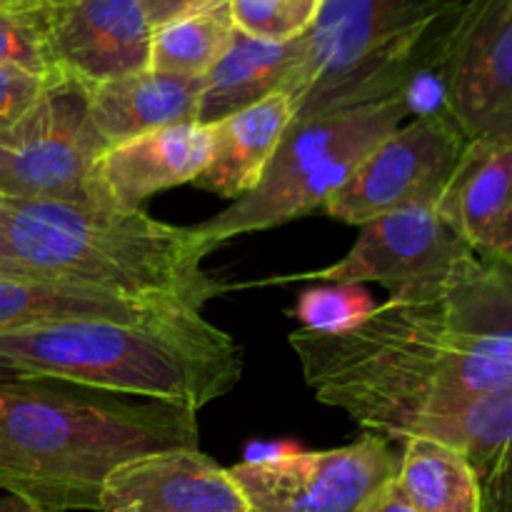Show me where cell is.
Instances as JSON below:
<instances>
[{"mask_svg":"<svg viewBox=\"0 0 512 512\" xmlns=\"http://www.w3.org/2000/svg\"><path fill=\"white\" fill-rule=\"evenodd\" d=\"M0 512H38V510L28 508V505L20 503V500L10 498V500H5V503H0Z\"/></svg>","mask_w":512,"mask_h":512,"instance_id":"30","label":"cell"},{"mask_svg":"<svg viewBox=\"0 0 512 512\" xmlns=\"http://www.w3.org/2000/svg\"><path fill=\"white\" fill-rule=\"evenodd\" d=\"M323 405L398 440L430 410L512 385V268L470 255L445 285L390 295L348 333H290Z\"/></svg>","mask_w":512,"mask_h":512,"instance_id":"1","label":"cell"},{"mask_svg":"<svg viewBox=\"0 0 512 512\" xmlns=\"http://www.w3.org/2000/svg\"><path fill=\"white\" fill-rule=\"evenodd\" d=\"M373 310L375 300L363 285L338 283L305 290L295 305L300 328L313 330V333H348L363 325Z\"/></svg>","mask_w":512,"mask_h":512,"instance_id":"24","label":"cell"},{"mask_svg":"<svg viewBox=\"0 0 512 512\" xmlns=\"http://www.w3.org/2000/svg\"><path fill=\"white\" fill-rule=\"evenodd\" d=\"M195 228L145 210L63 200H0V280L80 285L203 310L223 293Z\"/></svg>","mask_w":512,"mask_h":512,"instance_id":"5","label":"cell"},{"mask_svg":"<svg viewBox=\"0 0 512 512\" xmlns=\"http://www.w3.org/2000/svg\"><path fill=\"white\" fill-rule=\"evenodd\" d=\"M0 68L53 75L40 10L0 8Z\"/></svg>","mask_w":512,"mask_h":512,"instance_id":"25","label":"cell"},{"mask_svg":"<svg viewBox=\"0 0 512 512\" xmlns=\"http://www.w3.org/2000/svg\"><path fill=\"white\" fill-rule=\"evenodd\" d=\"M0 8H23V0H0Z\"/></svg>","mask_w":512,"mask_h":512,"instance_id":"32","label":"cell"},{"mask_svg":"<svg viewBox=\"0 0 512 512\" xmlns=\"http://www.w3.org/2000/svg\"><path fill=\"white\" fill-rule=\"evenodd\" d=\"M480 512H512V453L480 478Z\"/></svg>","mask_w":512,"mask_h":512,"instance_id":"27","label":"cell"},{"mask_svg":"<svg viewBox=\"0 0 512 512\" xmlns=\"http://www.w3.org/2000/svg\"><path fill=\"white\" fill-rule=\"evenodd\" d=\"M323 0H230L235 28L265 43H290L318 20Z\"/></svg>","mask_w":512,"mask_h":512,"instance_id":"23","label":"cell"},{"mask_svg":"<svg viewBox=\"0 0 512 512\" xmlns=\"http://www.w3.org/2000/svg\"><path fill=\"white\" fill-rule=\"evenodd\" d=\"M53 75H35L20 68H0V130L10 128L15 120L23 118L45 88Z\"/></svg>","mask_w":512,"mask_h":512,"instance_id":"26","label":"cell"},{"mask_svg":"<svg viewBox=\"0 0 512 512\" xmlns=\"http://www.w3.org/2000/svg\"><path fill=\"white\" fill-rule=\"evenodd\" d=\"M398 465L393 443L368 433L345 448L250 458L228 473L248 512H360Z\"/></svg>","mask_w":512,"mask_h":512,"instance_id":"8","label":"cell"},{"mask_svg":"<svg viewBox=\"0 0 512 512\" xmlns=\"http://www.w3.org/2000/svg\"><path fill=\"white\" fill-rule=\"evenodd\" d=\"M58 3V0H23V8H30V10H43L48 8V5Z\"/></svg>","mask_w":512,"mask_h":512,"instance_id":"31","label":"cell"},{"mask_svg":"<svg viewBox=\"0 0 512 512\" xmlns=\"http://www.w3.org/2000/svg\"><path fill=\"white\" fill-rule=\"evenodd\" d=\"M208 3H213V0H140V5H143L145 15H148L153 28L178 18V15L190 13V10L195 8H203V5Z\"/></svg>","mask_w":512,"mask_h":512,"instance_id":"28","label":"cell"},{"mask_svg":"<svg viewBox=\"0 0 512 512\" xmlns=\"http://www.w3.org/2000/svg\"><path fill=\"white\" fill-rule=\"evenodd\" d=\"M400 455V493L418 512H480V480L460 450L430 438H408Z\"/></svg>","mask_w":512,"mask_h":512,"instance_id":"21","label":"cell"},{"mask_svg":"<svg viewBox=\"0 0 512 512\" xmlns=\"http://www.w3.org/2000/svg\"><path fill=\"white\" fill-rule=\"evenodd\" d=\"M200 95L203 78L145 68L90 88L88 110L100 138L115 145L150 130L193 123Z\"/></svg>","mask_w":512,"mask_h":512,"instance_id":"17","label":"cell"},{"mask_svg":"<svg viewBox=\"0 0 512 512\" xmlns=\"http://www.w3.org/2000/svg\"><path fill=\"white\" fill-rule=\"evenodd\" d=\"M360 512H418V510L405 500V495L400 493L398 483H395L393 478L390 483H385L383 488H380L378 493L363 505V508H360Z\"/></svg>","mask_w":512,"mask_h":512,"instance_id":"29","label":"cell"},{"mask_svg":"<svg viewBox=\"0 0 512 512\" xmlns=\"http://www.w3.org/2000/svg\"><path fill=\"white\" fill-rule=\"evenodd\" d=\"M445 115L468 140L512 145V0H485L448 80Z\"/></svg>","mask_w":512,"mask_h":512,"instance_id":"12","label":"cell"},{"mask_svg":"<svg viewBox=\"0 0 512 512\" xmlns=\"http://www.w3.org/2000/svg\"><path fill=\"white\" fill-rule=\"evenodd\" d=\"M198 413L63 380H0V490L38 512L98 510L105 478L198 448Z\"/></svg>","mask_w":512,"mask_h":512,"instance_id":"2","label":"cell"},{"mask_svg":"<svg viewBox=\"0 0 512 512\" xmlns=\"http://www.w3.org/2000/svg\"><path fill=\"white\" fill-rule=\"evenodd\" d=\"M85 85L53 75L38 103L0 130V200L90 203V173L108 143Z\"/></svg>","mask_w":512,"mask_h":512,"instance_id":"7","label":"cell"},{"mask_svg":"<svg viewBox=\"0 0 512 512\" xmlns=\"http://www.w3.org/2000/svg\"><path fill=\"white\" fill-rule=\"evenodd\" d=\"M295 123V105L285 93H273L250 108L213 123V150L195 188L238 200L260 183L275 150Z\"/></svg>","mask_w":512,"mask_h":512,"instance_id":"16","label":"cell"},{"mask_svg":"<svg viewBox=\"0 0 512 512\" xmlns=\"http://www.w3.org/2000/svg\"><path fill=\"white\" fill-rule=\"evenodd\" d=\"M410 115L408 98H393L295 120L260 183L223 213L195 225L200 240L215 250L225 240L323 210L360 160Z\"/></svg>","mask_w":512,"mask_h":512,"instance_id":"6","label":"cell"},{"mask_svg":"<svg viewBox=\"0 0 512 512\" xmlns=\"http://www.w3.org/2000/svg\"><path fill=\"white\" fill-rule=\"evenodd\" d=\"M468 138L445 113H420L380 140L323 205L330 218L365 225L395 210L435 205Z\"/></svg>","mask_w":512,"mask_h":512,"instance_id":"9","label":"cell"},{"mask_svg":"<svg viewBox=\"0 0 512 512\" xmlns=\"http://www.w3.org/2000/svg\"><path fill=\"white\" fill-rule=\"evenodd\" d=\"M98 512H248V505L228 470L198 448H178L118 465Z\"/></svg>","mask_w":512,"mask_h":512,"instance_id":"14","label":"cell"},{"mask_svg":"<svg viewBox=\"0 0 512 512\" xmlns=\"http://www.w3.org/2000/svg\"><path fill=\"white\" fill-rule=\"evenodd\" d=\"M408 438L440 440L460 450L480 480L512 453V385L420 415L405 425L398 440Z\"/></svg>","mask_w":512,"mask_h":512,"instance_id":"20","label":"cell"},{"mask_svg":"<svg viewBox=\"0 0 512 512\" xmlns=\"http://www.w3.org/2000/svg\"><path fill=\"white\" fill-rule=\"evenodd\" d=\"M173 308H188V305L140 300L130 295L105 293V290L80 288V285L0 280V333L28 328V325L55 323V320H138Z\"/></svg>","mask_w":512,"mask_h":512,"instance_id":"19","label":"cell"},{"mask_svg":"<svg viewBox=\"0 0 512 512\" xmlns=\"http://www.w3.org/2000/svg\"><path fill=\"white\" fill-rule=\"evenodd\" d=\"M235 30L230 0H213L203 8L178 15L153 28L148 68L203 78L223 58Z\"/></svg>","mask_w":512,"mask_h":512,"instance_id":"22","label":"cell"},{"mask_svg":"<svg viewBox=\"0 0 512 512\" xmlns=\"http://www.w3.org/2000/svg\"><path fill=\"white\" fill-rule=\"evenodd\" d=\"M298 55L300 38L290 43H265L235 30L223 58L203 75V95L195 120L213 125L280 93Z\"/></svg>","mask_w":512,"mask_h":512,"instance_id":"18","label":"cell"},{"mask_svg":"<svg viewBox=\"0 0 512 512\" xmlns=\"http://www.w3.org/2000/svg\"><path fill=\"white\" fill-rule=\"evenodd\" d=\"M485 0H323L300 38L280 93L308 120L408 98L413 113H445V80Z\"/></svg>","mask_w":512,"mask_h":512,"instance_id":"3","label":"cell"},{"mask_svg":"<svg viewBox=\"0 0 512 512\" xmlns=\"http://www.w3.org/2000/svg\"><path fill=\"white\" fill-rule=\"evenodd\" d=\"M213 150V128L198 123L168 125L108 145L90 173V203L113 210H143L160 190L193 183Z\"/></svg>","mask_w":512,"mask_h":512,"instance_id":"13","label":"cell"},{"mask_svg":"<svg viewBox=\"0 0 512 512\" xmlns=\"http://www.w3.org/2000/svg\"><path fill=\"white\" fill-rule=\"evenodd\" d=\"M358 243L343 260L310 273L273 278L268 283L323 280V283H378L390 295L423 293L440 288L455 270L475 255L460 235L440 218L435 205L395 210L360 225Z\"/></svg>","mask_w":512,"mask_h":512,"instance_id":"10","label":"cell"},{"mask_svg":"<svg viewBox=\"0 0 512 512\" xmlns=\"http://www.w3.org/2000/svg\"><path fill=\"white\" fill-rule=\"evenodd\" d=\"M40 15L53 75L90 90L150 65L153 25L140 0H58Z\"/></svg>","mask_w":512,"mask_h":512,"instance_id":"11","label":"cell"},{"mask_svg":"<svg viewBox=\"0 0 512 512\" xmlns=\"http://www.w3.org/2000/svg\"><path fill=\"white\" fill-rule=\"evenodd\" d=\"M243 375V350L203 310L80 318L0 333V380H63L198 413Z\"/></svg>","mask_w":512,"mask_h":512,"instance_id":"4","label":"cell"},{"mask_svg":"<svg viewBox=\"0 0 512 512\" xmlns=\"http://www.w3.org/2000/svg\"><path fill=\"white\" fill-rule=\"evenodd\" d=\"M435 208L478 258L512 268V145L468 140Z\"/></svg>","mask_w":512,"mask_h":512,"instance_id":"15","label":"cell"}]
</instances>
